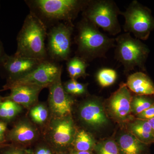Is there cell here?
<instances>
[{
    "mask_svg": "<svg viewBox=\"0 0 154 154\" xmlns=\"http://www.w3.org/2000/svg\"><path fill=\"white\" fill-rule=\"evenodd\" d=\"M38 130L36 127L27 119L18 122L7 134L8 140L15 143L28 144L37 139Z\"/></svg>",
    "mask_w": 154,
    "mask_h": 154,
    "instance_id": "obj_15",
    "label": "cell"
},
{
    "mask_svg": "<svg viewBox=\"0 0 154 154\" xmlns=\"http://www.w3.org/2000/svg\"><path fill=\"white\" fill-rule=\"evenodd\" d=\"M135 118L146 120H149L154 118V104L140 114L135 116Z\"/></svg>",
    "mask_w": 154,
    "mask_h": 154,
    "instance_id": "obj_27",
    "label": "cell"
},
{
    "mask_svg": "<svg viewBox=\"0 0 154 154\" xmlns=\"http://www.w3.org/2000/svg\"><path fill=\"white\" fill-rule=\"evenodd\" d=\"M62 66L53 61H43L36 69L29 74L14 81L8 82L4 90L19 85H33L45 88L49 87L62 72Z\"/></svg>",
    "mask_w": 154,
    "mask_h": 154,
    "instance_id": "obj_8",
    "label": "cell"
},
{
    "mask_svg": "<svg viewBox=\"0 0 154 154\" xmlns=\"http://www.w3.org/2000/svg\"><path fill=\"white\" fill-rule=\"evenodd\" d=\"M7 129V122L0 120V143H3L5 141Z\"/></svg>",
    "mask_w": 154,
    "mask_h": 154,
    "instance_id": "obj_29",
    "label": "cell"
},
{
    "mask_svg": "<svg viewBox=\"0 0 154 154\" xmlns=\"http://www.w3.org/2000/svg\"><path fill=\"white\" fill-rule=\"evenodd\" d=\"M43 61L15 55H8L2 66L8 76V82H11L28 74L36 69Z\"/></svg>",
    "mask_w": 154,
    "mask_h": 154,
    "instance_id": "obj_13",
    "label": "cell"
},
{
    "mask_svg": "<svg viewBox=\"0 0 154 154\" xmlns=\"http://www.w3.org/2000/svg\"><path fill=\"white\" fill-rule=\"evenodd\" d=\"M79 117L83 124L95 130L105 127L109 122L102 102L96 97L89 98L82 103Z\"/></svg>",
    "mask_w": 154,
    "mask_h": 154,
    "instance_id": "obj_10",
    "label": "cell"
},
{
    "mask_svg": "<svg viewBox=\"0 0 154 154\" xmlns=\"http://www.w3.org/2000/svg\"><path fill=\"white\" fill-rule=\"evenodd\" d=\"M22 107L8 99H3L0 102V119L8 122L15 118L22 112Z\"/></svg>",
    "mask_w": 154,
    "mask_h": 154,
    "instance_id": "obj_21",
    "label": "cell"
},
{
    "mask_svg": "<svg viewBox=\"0 0 154 154\" xmlns=\"http://www.w3.org/2000/svg\"><path fill=\"white\" fill-rule=\"evenodd\" d=\"M34 154H52L51 150L46 146H41L36 150Z\"/></svg>",
    "mask_w": 154,
    "mask_h": 154,
    "instance_id": "obj_30",
    "label": "cell"
},
{
    "mask_svg": "<svg viewBox=\"0 0 154 154\" xmlns=\"http://www.w3.org/2000/svg\"><path fill=\"white\" fill-rule=\"evenodd\" d=\"M120 15L125 18L123 29L137 39L146 40L154 29V18L150 10L137 1H133Z\"/></svg>",
    "mask_w": 154,
    "mask_h": 154,
    "instance_id": "obj_6",
    "label": "cell"
},
{
    "mask_svg": "<svg viewBox=\"0 0 154 154\" xmlns=\"http://www.w3.org/2000/svg\"><path fill=\"white\" fill-rule=\"evenodd\" d=\"M2 98L0 96V102H2Z\"/></svg>",
    "mask_w": 154,
    "mask_h": 154,
    "instance_id": "obj_34",
    "label": "cell"
},
{
    "mask_svg": "<svg viewBox=\"0 0 154 154\" xmlns=\"http://www.w3.org/2000/svg\"><path fill=\"white\" fill-rule=\"evenodd\" d=\"M96 78L100 85L103 88H106L115 83L117 79V74L113 69L103 68L98 72Z\"/></svg>",
    "mask_w": 154,
    "mask_h": 154,
    "instance_id": "obj_25",
    "label": "cell"
},
{
    "mask_svg": "<svg viewBox=\"0 0 154 154\" xmlns=\"http://www.w3.org/2000/svg\"><path fill=\"white\" fill-rule=\"evenodd\" d=\"M29 115L34 123L39 125L43 124L48 117V108L44 104H36L31 107Z\"/></svg>",
    "mask_w": 154,
    "mask_h": 154,
    "instance_id": "obj_24",
    "label": "cell"
},
{
    "mask_svg": "<svg viewBox=\"0 0 154 154\" xmlns=\"http://www.w3.org/2000/svg\"><path fill=\"white\" fill-rule=\"evenodd\" d=\"M154 104V95H133L131 107L132 115L136 116Z\"/></svg>",
    "mask_w": 154,
    "mask_h": 154,
    "instance_id": "obj_22",
    "label": "cell"
},
{
    "mask_svg": "<svg viewBox=\"0 0 154 154\" xmlns=\"http://www.w3.org/2000/svg\"><path fill=\"white\" fill-rule=\"evenodd\" d=\"M8 55L5 52L2 44L0 41V66H2Z\"/></svg>",
    "mask_w": 154,
    "mask_h": 154,
    "instance_id": "obj_31",
    "label": "cell"
},
{
    "mask_svg": "<svg viewBox=\"0 0 154 154\" xmlns=\"http://www.w3.org/2000/svg\"><path fill=\"white\" fill-rule=\"evenodd\" d=\"M128 122V131L143 143L150 145L154 143V136L148 120L134 118Z\"/></svg>",
    "mask_w": 154,
    "mask_h": 154,
    "instance_id": "obj_18",
    "label": "cell"
},
{
    "mask_svg": "<svg viewBox=\"0 0 154 154\" xmlns=\"http://www.w3.org/2000/svg\"><path fill=\"white\" fill-rule=\"evenodd\" d=\"M62 72L48 87V106L53 117L59 118L71 115L74 100L66 92L61 81Z\"/></svg>",
    "mask_w": 154,
    "mask_h": 154,
    "instance_id": "obj_9",
    "label": "cell"
},
{
    "mask_svg": "<svg viewBox=\"0 0 154 154\" xmlns=\"http://www.w3.org/2000/svg\"><path fill=\"white\" fill-rule=\"evenodd\" d=\"M115 57L128 73L138 67L145 70L144 65L149 50L139 39L125 33L115 38Z\"/></svg>",
    "mask_w": 154,
    "mask_h": 154,
    "instance_id": "obj_5",
    "label": "cell"
},
{
    "mask_svg": "<svg viewBox=\"0 0 154 154\" xmlns=\"http://www.w3.org/2000/svg\"><path fill=\"white\" fill-rule=\"evenodd\" d=\"M47 26L30 11L17 37V48L14 55L39 60H48L45 40Z\"/></svg>",
    "mask_w": 154,
    "mask_h": 154,
    "instance_id": "obj_1",
    "label": "cell"
},
{
    "mask_svg": "<svg viewBox=\"0 0 154 154\" xmlns=\"http://www.w3.org/2000/svg\"><path fill=\"white\" fill-rule=\"evenodd\" d=\"M75 40L77 56L88 62L106 56L109 50L115 46V39L102 33L99 28L85 18L77 25Z\"/></svg>",
    "mask_w": 154,
    "mask_h": 154,
    "instance_id": "obj_2",
    "label": "cell"
},
{
    "mask_svg": "<svg viewBox=\"0 0 154 154\" xmlns=\"http://www.w3.org/2000/svg\"><path fill=\"white\" fill-rule=\"evenodd\" d=\"M116 140L120 154H150V145L142 142L129 131L121 132Z\"/></svg>",
    "mask_w": 154,
    "mask_h": 154,
    "instance_id": "obj_16",
    "label": "cell"
},
{
    "mask_svg": "<svg viewBox=\"0 0 154 154\" xmlns=\"http://www.w3.org/2000/svg\"><path fill=\"white\" fill-rule=\"evenodd\" d=\"M132 96L126 84L122 83L108 99V110L116 121L128 122L134 118L131 116V107Z\"/></svg>",
    "mask_w": 154,
    "mask_h": 154,
    "instance_id": "obj_12",
    "label": "cell"
},
{
    "mask_svg": "<svg viewBox=\"0 0 154 154\" xmlns=\"http://www.w3.org/2000/svg\"><path fill=\"white\" fill-rule=\"evenodd\" d=\"M96 143L92 135L84 130L77 131L72 144L77 151H94Z\"/></svg>",
    "mask_w": 154,
    "mask_h": 154,
    "instance_id": "obj_20",
    "label": "cell"
},
{
    "mask_svg": "<svg viewBox=\"0 0 154 154\" xmlns=\"http://www.w3.org/2000/svg\"><path fill=\"white\" fill-rule=\"evenodd\" d=\"M72 154H93L91 152L77 151H75Z\"/></svg>",
    "mask_w": 154,
    "mask_h": 154,
    "instance_id": "obj_33",
    "label": "cell"
},
{
    "mask_svg": "<svg viewBox=\"0 0 154 154\" xmlns=\"http://www.w3.org/2000/svg\"><path fill=\"white\" fill-rule=\"evenodd\" d=\"M76 132L71 115L53 117L49 125V140L56 147H66L72 144Z\"/></svg>",
    "mask_w": 154,
    "mask_h": 154,
    "instance_id": "obj_11",
    "label": "cell"
},
{
    "mask_svg": "<svg viewBox=\"0 0 154 154\" xmlns=\"http://www.w3.org/2000/svg\"><path fill=\"white\" fill-rule=\"evenodd\" d=\"M88 66V62L82 58L76 56L67 60V71L71 79L76 80L80 77H85L88 75L86 69Z\"/></svg>",
    "mask_w": 154,
    "mask_h": 154,
    "instance_id": "obj_19",
    "label": "cell"
},
{
    "mask_svg": "<svg viewBox=\"0 0 154 154\" xmlns=\"http://www.w3.org/2000/svg\"><path fill=\"white\" fill-rule=\"evenodd\" d=\"M95 154H120L115 140L107 139L97 143L94 148Z\"/></svg>",
    "mask_w": 154,
    "mask_h": 154,
    "instance_id": "obj_23",
    "label": "cell"
},
{
    "mask_svg": "<svg viewBox=\"0 0 154 154\" xmlns=\"http://www.w3.org/2000/svg\"><path fill=\"white\" fill-rule=\"evenodd\" d=\"M65 91L69 95H84L87 92V86L85 84L78 82L76 80H69L63 85Z\"/></svg>",
    "mask_w": 154,
    "mask_h": 154,
    "instance_id": "obj_26",
    "label": "cell"
},
{
    "mask_svg": "<svg viewBox=\"0 0 154 154\" xmlns=\"http://www.w3.org/2000/svg\"><path fill=\"white\" fill-rule=\"evenodd\" d=\"M121 11L112 0H89L82 11L83 18L110 35L116 36L121 32L118 20Z\"/></svg>",
    "mask_w": 154,
    "mask_h": 154,
    "instance_id": "obj_4",
    "label": "cell"
},
{
    "mask_svg": "<svg viewBox=\"0 0 154 154\" xmlns=\"http://www.w3.org/2000/svg\"><path fill=\"white\" fill-rule=\"evenodd\" d=\"M27 152L23 149L16 147L10 146L3 152L2 154H27Z\"/></svg>",
    "mask_w": 154,
    "mask_h": 154,
    "instance_id": "obj_28",
    "label": "cell"
},
{
    "mask_svg": "<svg viewBox=\"0 0 154 154\" xmlns=\"http://www.w3.org/2000/svg\"><path fill=\"white\" fill-rule=\"evenodd\" d=\"M43 88L41 86L33 85L13 86L9 89L11 91L10 95L2 99L11 100L22 107L29 108L36 105L38 95Z\"/></svg>",
    "mask_w": 154,
    "mask_h": 154,
    "instance_id": "obj_14",
    "label": "cell"
},
{
    "mask_svg": "<svg viewBox=\"0 0 154 154\" xmlns=\"http://www.w3.org/2000/svg\"><path fill=\"white\" fill-rule=\"evenodd\" d=\"M73 24L60 22L47 33L48 55L54 61H62L70 58Z\"/></svg>",
    "mask_w": 154,
    "mask_h": 154,
    "instance_id": "obj_7",
    "label": "cell"
},
{
    "mask_svg": "<svg viewBox=\"0 0 154 154\" xmlns=\"http://www.w3.org/2000/svg\"><path fill=\"white\" fill-rule=\"evenodd\" d=\"M151 127L152 131L153 134L154 136V118L152 119L148 120Z\"/></svg>",
    "mask_w": 154,
    "mask_h": 154,
    "instance_id": "obj_32",
    "label": "cell"
},
{
    "mask_svg": "<svg viewBox=\"0 0 154 154\" xmlns=\"http://www.w3.org/2000/svg\"><path fill=\"white\" fill-rule=\"evenodd\" d=\"M126 85L128 89L137 95H154V84L146 74L142 72L130 75Z\"/></svg>",
    "mask_w": 154,
    "mask_h": 154,
    "instance_id": "obj_17",
    "label": "cell"
},
{
    "mask_svg": "<svg viewBox=\"0 0 154 154\" xmlns=\"http://www.w3.org/2000/svg\"><path fill=\"white\" fill-rule=\"evenodd\" d=\"M89 0H34L26 1L33 12L43 22H66L73 24Z\"/></svg>",
    "mask_w": 154,
    "mask_h": 154,
    "instance_id": "obj_3",
    "label": "cell"
}]
</instances>
